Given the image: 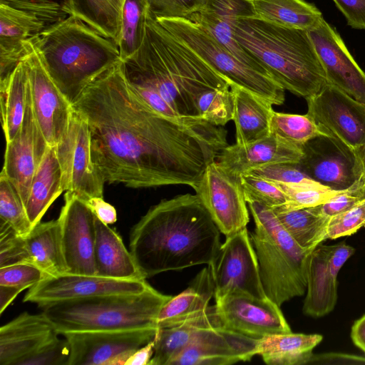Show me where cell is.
Segmentation results:
<instances>
[{
    "instance_id": "cell-1",
    "label": "cell",
    "mask_w": 365,
    "mask_h": 365,
    "mask_svg": "<svg viewBox=\"0 0 365 365\" xmlns=\"http://www.w3.org/2000/svg\"><path fill=\"white\" fill-rule=\"evenodd\" d=\"M72 106L88 123L93 161L110 184L194 188L228 145L221 126L184 123L150 107L128 85L121 61L93 81Z\"/></svg>"
},
{
    "instance_id": "cell-2",
    "label": "cell",
    "mask_w": 365,
    "mask_h": 365,
    "mask_svg": "<svg viewBox=\"0 0 365 365\" xmlns=\"http://www.w3.org/2000/svg\"><path fill=\"white\" fill-rule=\"evenodd\" d=\"M220 231L197 194L179 195L152 206L132 227L130 252L142 277L210 265Z\"/></svg>"
},
{
    "instance_id": "cell-3",
    "label": "cell",
    "mask_w": 365,
    "mask_h": 365,
    "mask_svg": "<svg viewBox=\"0 0 365 365\" xmlns=\"http://www.w3.org/2000/svg\"><path fill=\"white\" fill-rule=\"evenodd\" d=\"M121 64L131 87L158 95L183 119H201L196 107L200 93L230 88L224 77L148 15L141 46Z\"/></svg>"
},
{
    "instance_id": "cell-4",
    "label": "cell",
    "mask_w": 365,
    "mask_h": 365,
    "mask_svg": "<svg viewBox=\"0 0 365 365\" xmlns=\"http://www.w3.org/2000/svg\"><path fill=\"white\" fill-rule=\"evenodd\" d=\"M31 42L71 105L100 75L121 61L113 40L73 16L48 26Z\"/></svg>"
},
{
    "instance_id": "cell-5",
    "label": "cell",
    "mask_w": 365,
    "mask_h": 365,
    "mask_svg": "<svg viewBox=\"0 0 365 365\" xmlns=\"http://www.w3.org/2000/svg\"><path fill=\"white\" fill-rule=\"evenodd\" d=\"M234 34L240 46L293 94L307 99L327 83L307 31L251 16L238 19Z\"/></svg>"
},
{
    "instance_id": "cell-6",
    "label": "cell",
    "mask_w": 365,
    "mask_h": 365,
    "mask_svg": "<svg viewBox=\"0 0 365 365\" xmlns=\"http://www.w3.org/2000/svg\"><path fill=\"white\" fill-rule=\"evenodd\" d=\"M172 297L150 286L130 294H110L64 301L43 308L58 333L158 329V316Z\"/></svg>"
},
{
    "instance_id": "cell-7",
    "label": "cell",
    "mask_w": 365,
    "mask_h": 365,
    "mask_svg": "<svg viewBox=\"0 0 365 365\" xmlns=\"http://www.w3.org/2000/svg\"><path fill=\"white\" fill-rule=\"evenodd\" d=\"M255 222L250 232L267 297L281 307L307 290V266L312 250L300 247L280 224L273 210L247 202Z\"/></svg>"
},
{
    "instance_id": "cell-8",
    "label": "cell",
    "mask_w": 365,
    "mask_h": 365,
    "mask_svg": "<svg viewBox=\"0 0 365 365\" xmlns=\"http://www.w3.org/2000/svg\"><path fill=\"white\" fill-rule=\"evenodd\" d=\"M155 20L230 86L242 88L272 105L284 103L285 89L266 70L240 59L195 23L186 18Z\"/></svg>"
},
{
    "instance_id": "cell-9",
    "label": "cell",
    "mask_w": 365,
    "mask_h": 365,
    "mask_svg": "<svg viewBox=\"0 0 365 365\" xmlns=\"http://www.w3.org/2000/svg\"><path fill=\"white\" fill-rule=\"evenodd\" d=\"M55 150L61 170L63 191L83 202L103 197L104 178L93 161L89 127L74 109L68 130Z\"/></svg>"
},
{
    "instance_id": "cell-10",
    "label": "cell",
    "mask_w": 365,
    "mask_h": 365,
    "mask_svg": "<svg viewBox=\"0 0 365 365\" xmlns=\"http://www.w3.org/2000/svg\"><path fill=\"white\" fill-rule=\"evenodd\" d=\"M209 266L214 280L215 300L235 293L260 299L268 298L247 227L226 237L216 258Z\"/></svg>"
},
{
    "instance_id": "cell-11",
    "label": "cell",
    "mask_w": 365,
    "mask_h": 365,
    "mask_svg": "<svg viewBox=\"0 0 365 365\" xmlns=\"http://www.w3.org/2000/svg\"><path fill=\"white\" fill-rule=\"evenodd\" d=\"M306 100L307 114L356 155L365 143V104L329 83Z\"/></svg>"
},
{
    "instance_id": "cell-12",
    "label": "cell",
    "mask_w": 365,
    "mask_h": 365,
    "mask_svg": "<svg viewBox=\"0 0 365 365\" xmlns=\"http://www.w3.org/2000/svg\"><path fill=\"white\" fill-rule=\"evenodd\" d=\"M150 286L146 279H118L98 275L65 273L46 276L29 289L23 301L36 304L43 309L64 301L140 293Z\"/></svg>"
},
{
    "instance_id": "cell-13",
    "label": "cell",
    "mask_w": 365,
    "mask_h": 365,
    "mask_svg": "<svg viewBox=\"0 0 365 365\" xmlns=\"http://www.w3.org/2000/svg\"><path fill=\"white\" fill-rule=\"evenodd\" d=\"M193 189L222 234L228 237L247 227L250 216L240 178L215 160Z\"/></svg>"
},
{
    "instance_id": "cell-14",
    "label": "cell",
    "mask_w": 365,
    "mask_h": 365,
    "mask_svg": "<svg viewBox=\"0 0 365 365\" xmlns=\"http://www.w3.org/2000/svg\"><path fill=\"white\" fill-rule=\"evenodd\" d=\"M158 330L66 332L68 365H125L135 351L155 339Z\"/></svg>"
},
{
    "instance_id": "cell-15",
    "label": "cell",
    "mask_w": 365,
    "mask_h": 365,
    "mask_svg": "<svg viewBox=\"0 0 365 365\" xmlns=\"http://www.w3.org/2000/svg\"><path fill=\"white\" fill-rule=\"evenodd\" d=\"M297 163L301 170L315 182L334 190L361 186L356 154L330 135H318L302 146Z\"/></svg>"
},
{
    "instance_id": "cell-16",
    "label": "cell",
    "mask_w": 365,
    "mask_h": 365,
    "mask_svg": "<svg viewBox=\"0 0 365 365\" xmlns=\"http://www.w3.org/2000/svg\"><path fill=\"white\" fill-rule=\"evenodd\" d=\"M57 220L61 248L68 273L96 275L93 212L83 200L67 191Z\"/></svg>"
},
{
    "instance_id": "cell-17",
    "label": "cell",
    "mask_w": 365,
    "mask_h": 365,
    "mask_svg": "<svg viewBox=\"0 0 365 365\" xmlns=\"http://www.w3.org/2000/svg\"><path fill=\"white\" fill-rule=\"evenodd\" d=\"M24 61L37 125L48 145L56 146L68 130L73 108L47 73L34 48Z\"/></svg>"
},
{
    "instance_id": "cell-18",
    "label": "cell",
    "mask_w": 365,
    "mask_h": 365,
    "mask_svg": "<svg viewBox=\"0 0 365 365\" xmlns=\"http://www.w3.org/2000/svg\"><path fill=\"white\" fill-rule=\"evenodd\" d=\"M216 312L222 327L259 339L291 329L281 309L269 298L260 299L244 294H230L215 300Z\"/></svg>"
},
{
    "instance_id": "cell-19",
    "label": "cell",
    "mask_w": 365,
    "mask_h": 365,
    "mask_svg": "<svg viewBox=\"0 0 365 365\" xmlns=\"http://www.w3.org/2000/svg\"><path fill=\"white\" fill-rule=\"evenodd\" d=\"M258 339L223 327L199 331L167 365H230L257 355Z\"/></svg>"
},
{
    "instance_id": "cell-20",
    "label": "cell",
    "mask_w": 365,
    "mask_h": 365,
    "mask_svg": "<svg viewBox=\"0 0 365 365\" xmlns=\"http://www.w3.org/2000/svg\"><path fill=\"white\" fill-rule=\"evenodd\" d=\"M307 32L327 83L365 104V72L350 54L336 31L323 18L317 27Z\"/></svg>"
},
{
    "instance_id": "cell-21",
    "label": "cell",
    "mask_w": 365,
    "mask_h": 365,
    "mask_svg": "<svg viewBox=\"0 0 365 365\" xmlns=\"http://www.w3.org/2000/svg\"><path fill=\"white\" fill-rule=\"evenodd\" d=\"M48 146L33 112L29 86L24 119L16 135L6 143L1 170L18 190L25 206L32 179Z\"/></svg>"
},
{
    "instance_id": "cell-22",
    "label": "cell",
    "mask_w": 365,
    "mask_h": 365,
    "mask_svg": "<svg viewBox=\"0 0 365 365\" xmlns=\"http://www.w3.org/2000/svg\"><path fill=\"white\" fill-rule=\"evenodd\" d=\"M51 25L36 13L0 4V86L33 51L31 40Z\"/></svg>"
},
{
    "instance_id": "cell-23",
    "label": "cell",
    "mask_w": 365,
    "mask_h": 365,
    "mask_svg": "<svg viewBox=\"0 0 365 365\" xmlns=\"http://www.w3.org/2000/svg\"><path fill=\"white\" fill-rule=\"evenodd\" d=\"M302 155V147L270 133L250 143L227 145L220 151L216 161L227 173L240 178L263 166L279 163H299Z\"/></svg>"
},
{
    "instance_id": "cell-24",
    "label": "cell",
    "mask_w": 365,
    "mask_h": 365,
    "mask_svg": "<svg viewBox=\"0 0 365 365\" xmlns=\"http://www.w3.org/2000/svg\"><path fill=\"white\" fill-rule=\"evenodd\" d=\"M58 335L53 324L43 312L20 314L0 328V365H20Z\"/></svg>"
},
{
    "instance_id": "cell-25",
    "label": "cell",
    "mask_w": 365,
    "mask_h": 365,
    "mask_svg": "<svg viewBox=\"0 0 365 365\" xmlns=\"http://www.w3.org/2000/svg\"><path fill=\"white\" fill-rule=\"evenodd\" d=\"M251 16H255L252 0H205L199 10L186 19L210 34L240 59L262 68L235 38L234 29L237 20Z\"/></svg>"
},
{
    "instance_id": "cell-26",
    "label": "cell",
    "mask_w": 365,
    "mask_h": 365,
    "mask_svg": "<svg viewBox=\"0 0 365 365\" xmlns=\"http://www.w3.org/2000/svg\"><path fill=\"white\" fill-rule=\"evenodd\" d=\"M333 245H318L309 255L307 295L303 305L305 315L321 317L330 313L337 301V277L329 269Z\"/></svg>"
},
{
    "instance_id": "cell-27",
    "label": "cell",
    "mask_w": 365,
    "mask_h": 365,
    "mask_svg": "<svg viewBox=\"0 0 365 365\" xmlns=\"http://www.w3.org/2000/svg\"><path fill=\"white\" fill-rule=\"evenodd\" d=\"M214 295V280L208 265L197 273L187 289L172 296L163 305L158 316V328L180 325L200 317L207 311Z\"/></svg>"
},
{
    "instance_id": "cell-28",
    "label": "cell",
    "mask_w": 365,
    "mask_h": 365,
    "mask_svg": "<svg viewBox=\"0 0 365 365\" xmlns=\"http://www.w3.org/2000/svg\"><path fill=\"white\" fill-rule=\"evenodd\" d=\"M96 275L118 279H145L120 235L96 217Z\"/></svg>"
},
{
    "instance_id": "cell-29",
    "label": "cell",
    "mask_w": 365,
    "mask_h": 365,
    "mask_svg": "<svg viewBox=\"0 0 365 365\" xmlns=\"http://www.w3.org/2000/svg\"><path fill=\"white\" fill-rule=\"evenodd\" d=\"M230 90L234 98L236 143L247 144L269 135L272 104L237 86H230Z\"/></svg>"
},
{
    "instance_id": "cell-30",
    "label": "cell",
    "mask_w": 365,
    "mask_h": 365,
    "mask_svg": "<svg viewBox=\"0 0 365 365\" xmlns=\"http://www.w3.org/2000/svg\"><path fill=\"white\" fill-rule=\"evenodd\" d=\"M63 192L61 170L54 146H48L32 179L26 211L34 227Z\"/></svg>"
},
{
    "instance_id": "cell-31",
    "label": "cell",
    "mask_w": 365,
    "mask_h": 365,
    "mask_svg": "<svg viewBox=\"0 0 365 365\" xmlns=\"http://www.w3.org/2000/svg\"><path fill=\"white\" fill-rule=\"evenodd\" d=\"M323 339L321 334L277 333L258 339L257 355L269 365L307 364L314 348Z\"/></svg>"
},
{
    "instance_id": "cell-32",
    "label": "cell",
    "mask_w": 365,
    "mask_h": 365,
    "mask_svg": "<svg viewBox=\"0 0 365 365\" xmlns=\"http://www.w3.org/2000/svg\"><path fill=\"white\" fill-rule=\"evenodd\" d=\"M215 327H222V324L213 305L203 314L180 325L158 329L154 339V354L149 365H167L199 331Z\"/></svg>"
},
{
    "instance_id": "cell-33",
    "label": "cell",
    "mask_w": 365,
    "mask_h": 365,
    "mask_svg": "<svg viewBox=\"0 0 365 365\" xmlns=\"http://www.w3.org/2000/svg\"><path fill=\"white\" fill-rule=\"evenodd\" d=\"M255 16L282 26L309 31L323 19L321 11L304 0H252Z\"/></svg>"
},
{
    "instance_id": "cell-34",
    "label": "cell",
    "mask_w": 365,
    "mask_h": 365,
    "mask_svg": "<svg viewBox=\"0 0 365 365\" xmlns=\"http://www.w3.org/2000/svg\"><path fill=\"white\" fill-rule=\"evenodd\" d=\"M125 0H63L62 8L118 45Z\"/></svg>"
},
{
    "instance_id": "cell-35",
    "label": "cell",
    "mask_w": 365,
    "mask_h": 365,
    "mask_svg": "<svg viewBox=\"0 0 365 365\" xmlns=\"http://www.w3.org/2000/svg\"><path fill=\"white\" fill-rule=\"evenodd\" d=\"M24 240L34 265L47 275L68 273L61 248L58 220L38 222Z\"/></svg>"
},
{
    "instance_id": "cell-36",
    "label": "cell",
    "mask_w": 365,
    "mask_h": 365,
    "mask_svg": "<svg viewBox=\"0 0 365 365\" xmlns=\"http://www.w3.org/2000/svg\"><path fill=\"white\" fill-rule=\"evenodd\" d=\"M272 210L280 224L302 248L314 250L327 240L330 217L322 213L321 205L292 210Z\"/></svg>"
},
{
    "instance_id": "cell-37",
    "label": "cell",
    "mask_w": 365,
    "mask_h": 365,
    "mask_svg": "<svg viewBox=\"0 0 365 365\" xmlns=\"http://www.w3.org/2000/svg\"><path fill=\"white\" fill-rule=\"evenodd\" d=\"M29 78L23 60L16 68L8 82L0 86L1 120L6 143L10 142L19 131L26 113Z\"/></svg>"
},
{
    "instance_id": "cell-38",
    "label": "cell",
    "mask_w": 365,
    "mask_h": 365,
    "mask_svg": "<svg viewBox=\"0 0 365 365\" xmlns=\"http://www.w3.org/2000/svg\"><path fill=\"white\" fill-rule=\"evenodd\" d=\"M148 15V0H125L118 46L120 60L132 56L142 45Z\"/></svg>"
},
{
    "instance_id": "cell-39",
    "label": "cell",
    "mask_w": 365,
    "mask_h": 365,
    "mask_svg": "<svg viewBox=\"0 0 365 365\" xmlns=\"http://www.w3.org/2000/svg\"><path fill=\"white\" fill-rule=\"evenodd\" d=\"M270 133L299 147L318 135H329L307 113L299 115L274 110L271 118Z\"/></svg>"
},
{
    "instance_id": "cell-40",
    "label": "cell",
    "mask_w": 365,
    "mask_h": 365,
    "mask_svg": "<svg viewBox=\"0 0 365 365\" xmlns=\"http://www.w3.org/2000/svg\"><path fill=\"white\" fill-rule=\"evenodd\" d=\"M0 219L1 222L9 225L24 237L33 229L18 190L2 171L0 175Z\"/></svg>"
},
{
    "instance_id": "cell-41",
    "label": "cell",
    "mask_w": 365,
    "mask_h": 365,
    "mask_svg": "<svg viewBox=\"0 0 365 365\" xmlns=\"http://www.w3.org/2000/svg\"><path fill=\"white\" fill-rule=\"evenodd\" d=\"M230 88H216L200 93L196 100L199 118L215 126L233 119L234 98Z\"/></svg>"
},
{
    "instance_id": "cell-42",
    "label": "cell",
    "mask_w": 365,
    "mask_h": 365,
    "mask_svg": "<svg viewBox=\"0 0 365 365\" xmlns=\"http://www.w3.org/2000/svg\"><path fill=\"white\" fill-rule=\"evenodd\" d=\"M276 183L281 187L287 197V202L284 205L274 208L280 210L318 206L342 192L329 189L315 181L302 183Z\"/></svg>"
},
{
    "instance_id": "cell-43",
    "label": "cell",
    "mask_w": 365,
    "mask_h": 365,
    "mask_svg": "<svg viewBox=\"0 0 365 365\" xmlns=\"http://www.w3.org/2000/svg\"><path fill=\"white\" fill-rule=\"evenodd\" d=\"M240 182L247 203L256 202L274 209L287 202L285 194L274 182L250 174L240 176Z\"/></svg>"
},
{
    "instance_id": "cell-44",
    "label": "cell",
    "mask_w": 365,
    "mask_h": 365,
    "mask_svg": "<svg viewBox=\"0 0 365 365\" xmlns=\"http://www.w3.org/2000/svg\"><path fill=\"white\" fill-rule=\"evenodd\" d=\"M18 264H34L24 237L9 225L0 222V267Z\"/></svg>"
},
{
    "instance_id": "cell-45",
    "label": "cell",
    "mask_w": 365,
    "mask_h": 365,
    "mask_svg": "<svg viewBox=\"0 0 365 365\" xmlns=\"http://www.w3.org/2000/svg\"><path fill=\"white\" fill-rule=\"evenodd\" d=\"M365 226V198L356 206L331 217L327 229V239L349 236Z\"/></svg>"
},
{
    "instance_id": "cell-46",
    "label": "cell",
    "mask_w": 365,
    "mask_h": 365,
    "mask_svg": "<svg viewBox=\"0 0 365 365\" xmlns=\"http://www.w3.org/2000/svg\"><path fill=\"white\" fill-rule=\"evenodd\" d=\"M205 0H148V16L153 19L188 18Z\"/></svg>"
},
{
    "instance_id": "cell-47",
    "label": "cell",
    "mask_w": 365,
    "mask_h": 365,
    "mask_svg": "<svg viewBox=\"0 0 365 365\" xmlns=\"http://www.w3.org/2000/svg\"><path fill=\"white\" fill-rule=\"evenodd\" d=\"M47 274L31 264H18L0 267V285L29 289Z\"/></svg>"
},
{
    "instance_id": "cell-48",
    "label": "cell",
    "mask_w": 365,
    "mask_h": 365,
    "mask_svg": "<svg viewBox=\"0 0 365 365\" xmlns=\"http://www.w3.org/2000/svg\"><path fill=\"white\" fill-rule=\"evenodd\" d=\"M246 174L279 183H302L314 181L301 170L297 163H274L252 170Z\"/></svg>"
},
{
    "instance_id": "cell-49",
    "label": "cell",
    "mask_w": 365,
    "mask_h": 365,
    "mask_svg": "<svg viewBox=\"0 0 365 365\" xmlns=\"http://www.w3.org/2000/svg\"><path fill=\"white\" fill-rule=\"evenodd\" d=\"M69 346L58 337L46 344L22 361L20 365H68Z\"/></svg>"
},
{
    "instance_id": "cell-50",
    "label": "cell",
    "mask_w": 365,
    "mask_h": 365,
    "mask_svg": "<svg viewBox=\"0 0 365 365\" xmlns=\"http://www.w3.org/2000/svg\"><path fill=\"white\" fill-rule=\"evenodd\" d=\"M364 198L361 192V186L342 191L321 205L322 212L327 217H331L351 210Z\"/></svg>"
},
{
    "instance_id": "cell-51",
    "label": "cell",
    "mask_w": 365,
    "mask_h": 365,
    "mask_svg": "<svg viewBox=\"0 0 365 365\" xmlns=\"http://www.w3.org/2000/svg\"><path fill=\"white\" fill-rule=\"evenodd\" d=\"M333 1L351 27L365 30V0Z\"/></svg>"
},
{
    "instance_id": "cell-52",
    "label": "cell",
    "mask_w": 365,
    "mask_h": 365,
    "mask_svg": "<svg viewBox=\"0 0 365 365\" xmlns=\"http://www.w3.org/2000/svg\"><path fill=\"white\" fill-rule=\"evenodd\" d=\"M307 364H362L365 357L341 353H325L312 354Z\"/></svg>"
},
{
    "instance_id": "cell-53",
    "label": "cell",
    "mask_w": 365,
    "mask_h": 365,
    "mask_svg": "<svg viewBox=\"0 0 365 365\" xmlns=\"http://www.w3.org/2000/svg\"><path fill=\"white\" fill-rule=\"evenodd\" d=\"M95 216L106 225H112L117 220L115 208L106 202L103 197H94L84 202Z\"/></svg>"
},
{
    "instance_id": "cell-54",
    "label": "cell",
    "mask_w": 365,
    "mask_h": 365,
    "mask_svg": "<svg viewBox=\"0 0 365 365\" xmlns=\"http://www.w3.org/2000/svg\"><path fill=\"white\" fill-rule=\"evenodd\" d=\"M354 252L355 249L344 242L333 245L329 264L331 273L334 277H337L341 268Z\"/></svg>"
},
{
    "instance_id": "cell-55",
    "label": "cell",
    "mask_w": 365,
    "mask_h": 365,
    "mask_svg": "<svg viewBox=\"0 0 365 365\" xmlns=\"http://www.w3.org/2000/svg\"><path fill=\"white\" fill-rule=\"evenodd\" d=\"M155 340L135 351L126 360L125 365H149L153 356Z\"/></svg>"
},
{
    "instance_id": "cell-56",
    "label": "cell",
    "mask_w": 365,
    "mask_h": 365,
    "mask_svg": "<svg viewBox=\"0 0 365 365\" xmlns=\"http://www.w3.org/2000/svg\"><path fill=\"white\" fill-rule=\"evenodd\" d=\"M351 338L353 343L365 353V314L354 322Z\"/></svg>"
},
{
    "instance_id": "cell-57",
    "label": "cell",
    "mask_w": 365,
    "mask_h": 365,
    "mask_svg": "<svg viewBox=\"0 0 365 365\" xmlns=\"http://www.w3.org/2000/svg\"><path fill=\"white\" fill-rule=\"evenodd\" d=\"M22 291L24 289L19 287L0 285V314H3L4 311Z\"/></svg>"
},
{
    "instance_id": "cell-58",
    "label": "cell",
    "mask_w": 365,
    "mask_h": 365,
    "mask_svg": "<svg viewBox=\"0 0 365 365\" xmlns=\"http://www.w3.org/2000/svg\"><path fill=\"white\" fill-rule=\"evenodd\" d=\"M360 184L365 183V143L356 154Z\"/></svg>"
},
{
    "instance_id": "cell-59",
    "label": "cell",
    "mask_w": 365,
    "mask_h": 365,
    "mask_svg": "<svg viewBox=\"0 0 365 365\" xmlns=\"http://www.w3.org/2000/svg\"><path fill=\"white\" fill-rule=\"evenodd\" d=\"M361 192L362 195L365 197V183L361 186Z\"/></svg>"
}]
</instances>
